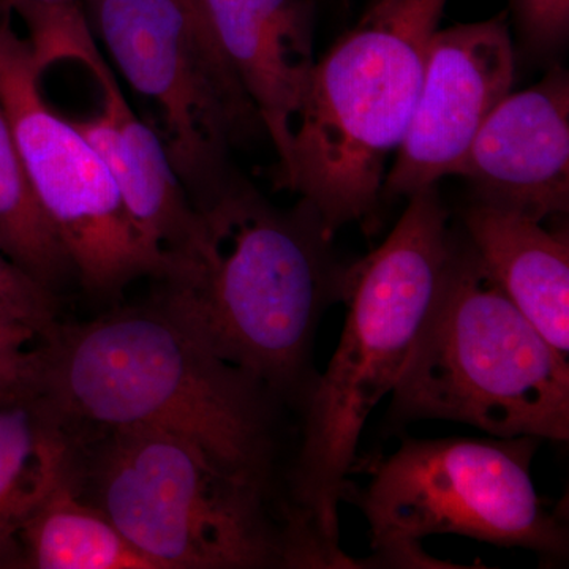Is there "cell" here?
Returning <instances> with one entry per match:
<instances>
[{
	"label": "cell",
	"mask_w": 569,
	"mask_h": 569,
	"mask_svg": "<svg viewBox=\"0 0 569 569\" xmlns=\"http://www.w3.org/2000/svg\"><path fill=\"white\" fill-rule=\"evenodd\" d=\"M198 213L159 298L302 417L320 380L318 328L343 301L347 268L332 258L335 238L305 201L282 211L236 178Z\"/></svg>",
	"instance_id": "cell-1"
},
{
	"label": "cell",
	"mask_w": 569,
	"mask_h": 569,
	"mask_svg": "<svg viewBox=\"0 0 569 569\" xmlns=\"http://www.w3.org/2000/svg\"><path fill=\"white\" fill-rule=\"evenodd\" d=\"M41 358V388L74 426L168 430L293 496L277 477L279 411L293 408L162 299L61 323Z\"/></svg>",
	"instance_id": "cell-2"
},
{
	"label": "cell",
	"mask_w": 569,
	"mask_h": 569,
	"mask_svg": "<svg viewBox=\"0 0 569 569\" xmlns=\"http://www.w3.org/2000/svg\"><path fill=\"white\" fill-rule=\"evenodd\" d=\"M70 481L156 569H347L288 490L190 438L77 426Z\"/></svg>",
	"instance_id": "cell-3"
},
{
	"label": "cell",
	"mask_w": 569,
	"mask_h": 569,
	"mask_svg": "<svg viewBox=\"0 0 569 569\" xmlns=\"http://www.w3.org/2000/svg\"><path fill=\"white\" fill-rule=\"evenodd\" d=\"M456 234L437 186L408 197L391 233L343 280L346 326L302 415L293 497L340 548L339 505L367 418L395 391L438 291Z\"/></svg>",
	"instance_id": "cell-4"
},
{
	"label": "cell",
	"mask_w": 569,
	"mask_h": 569,
	"mask_svg": "<svg viewBox=\"0 0 569 569\" xmlns=\"http://www.w3.org/2000/svg\"><path fill=\"white\" fill-rule=\"evenodd\" d=\"M447 2L370 0L353 28L317 59L277 182L317 212L331 238L377 209Z\"/></svg>",
	"instance_id": "cell-5"
},
{
	"label": "cell",
	"mask_w": 569,
	"mask_h": 569,
	"mask_svg": "<svg viewBox=\"0 0 569 569\" xmlns=\"http://www.w3.org/2000/svg\"><path fill=\"white\" fill-rule=\"evenodd\" d=\"M396 422L445 419L492 437L569 440V359L455 238L425 328L391 392Z\"/></svg>",
	"instance_id": "cell-6"
},
{
	"label": "cell",
	"mask_w": 569,
	"mask_h": 569,
	"mask_svg": "<svg viewBox=\"0 0 569 569\" xmlns=\"http://www.w3.org/2000/svg\"><path fill=\"white\" fill-rule=\"evenodd\" d=\"M542 440L515 438H403L388 458L372 460L365 490L348 488L343 500L365 512L369 559L359 568H467L427 556L433 535L520 548L539 560L569 556L567 501L550 507L531 479Z\"/></svg>",
	"instance_id": "cell-7"
},
{
	"label": "cell",
	"mask_w": 569,
	"mask_h": 569,
	"mask_svg": "<svg viewBox=\"0 0 569 569\" xmlns=\"http://www.w3.org/2000/svg\"><path fill=\"white\" fill-rule=\"evenodd\" d=\"M127 81L163 116L170 162L194 208L233 181L231 144L263 127L217 47L178 0H86Z\"/></svg>",
	"instance_id": "cell-8"
},
{
	"label": "cell",
	"mask_w": 569,
	"mask_h": 569,
	"mask_svg": "<svg viewBox=\"0 0 569 569\" xmlns=\"http://www.w3.org/2000/svg\"><path fill=\"white\" fill-rule=\"evenodd\" d=\"M28 41L0 24V104L41 208L74 274L93 295L119 293L164 263L142 241L102 157L48 107Z\"/></svg>",
	"instance_id": "cell-9"
},
{
	"label": "cell",
	"mask_w": 569,
	"mask_h": 569,
	"mask_svg": "<svg viewBox=\"0 0 569 569\" xmlns=\"http://www.w3.org/2000/svg\"><path fill=\"white\" fill-rule=\"evenodd\" d=\"M515 71L507 13L438 29L381 194L408 198L451 176L490 112L511 92Z\"/></svg>",
	"instance_id": "cell-10"
},
{
	"label": "cell",
	"mask_w": 569,
	"mask_h": 569,
	"mask_svg": "<svg viewBox=\"0 0 569 569\" xmlns=\"http://www.w3.org/2000/svg\"><path fill=\"white\" fill-rule=\"evenodd\" d=\"M451 176L467 179L475 200L538 222L569 209V78L553 67L538 84L509 92Z\"/></svg>",
	"instance_id": "cell-11"
},
{
	"label": "cell",
	"mask_w": 569,
	"mask_h": 569,
	"mask_svg": "<svg viewBox=\"0 0 569 569\" xmlns=\"http://www.w3.org/2000/svg\"><path fill=\"white\" fill-rule=\"evenodd\" d=\"M66 59L91 71L103 93L102 112L88 121H73V126L102 157L134 228L167 269L168 261L192 242L200 213L179 181L163 142L127 103L92 40L89 22L71 37Z\"/></svg>",
	"instance_id": "cell-12"
},
{
	"label": "cell",
	"mask_w": 569,
	"mask_h": 569,
	"mask_svg": "<svg viewBox=\"0 0 569 569\" xmlns=\"http://www.w3.org/2000/svg\"><path fill=\"white\" fill-rule=\"evenodd\" d=\"M224 61L244 89L279 157H290L316 69L313 0H198Z\"/></svg>",
	"instance_id": "cell-13"
},
{
	"label": "cell",
	"mask_w": 569,
	"mask_h": 569,
	"mask_svg": "<svg viewBox=\"0 0 569 569\" xmlns=\"http://www.w3.org/2000/svg\"><path fill=\"white\" fill-rule=\"evenodd\" d=\"M466 239L498 287L541 336L569 359V241L523 213L475 200Z\"/></svg>",
	"instance_id": "cell-14"
},
{
	"label": "cell",
	"mask_w": 569,
	"mask_h": 569,
	"mask_svg": "<svg viewBox=\"0 0 569 569\" xmlns=\"http://www.w3.org/2000/svg\"><path fill=\"white\" fill-rule=\"evenodd\" d=\"M77 440L43 388L0 403V560L14 531L69 477Z\"/></svg>",
	"instance_id": "cell-15"
},
{
	"label": "cell",
	"mask_w": 569,
	"mask_h": 569,
	"mask_svg": "<svg viewBox=\"0 0 569 569\" xmlns=\"http://www.w3.org/2000/svg\"><path fill=\"white\" fill-rule=\"evenodd\" d=\"M0 568L156 569L103 512L78 496L70 475L14 531Z\"/></svg>",
	"instance_id": "cell-16"
},
{
	"label": "cell",
	"mask_w": 569,
	"mask_h": 569,
	"mask_svg": "<svg viewBox=\"0 0 569 569\" xmlns=\"http://www.w3.org/2000/svg\"><path fill=\"white\" fill-rule=\"evenodd\" d=\"M0 252L56 290L74 274L69 253L41 208L0 104Z\"/></svg>",
	"instance_id": "cell-17"
},
{
	"label": "cell",
	"mask_w": 569,
	"mask_h": 569,
	"mask_svg": "<svg viewBox=\"0 0 569 569\" xmlns=\"http://www.w3.org/2000/svg\"><path fill=\"white\" fill-rule=\"evenodd\" d=\"M59 325L54 290L0 252V329L32 332L43 343Z\"/></svg>",
	"instance_id": "cell-18"
},
{
	"label": "cell",
	"mask_w": 569,
	"mask_h": 569,
	"mask_svg": "<svg viewBox=\"0 0 569 569\" xmlns=\"http://www.w3.org/2000/svg\"><path fill=\"white\" fill-rule=\"evenodd\" d=\"M41 340L21 329H0V403L41 388Z\"/></svg>",
	"instance_id": "cell-19"
},
{
	"label": "cell",
	"mask_w": 569,
	"mask_h": 569,
	"mask_svg": "<svg viewBox=\"0 0 569 569\" xmlns=\"http://www.w3.org/2000/svg\"><path fill=\"white\" fill-rule=\"evenodd\" d=\"M523 43L537 54L560 50L569 36V0H511Z\"/></svg>",
	"instance_id": "cell-20"
},
{
	"label": "cell",
	"mask_w": 569,
	"mask_h": 569,
	"mask_svg": "<svg viewBox=\"0 0 569 569\" xmlns=\"http://www.w3.org/2000/svg\"><path fill=\"white\" fill-rule=\"evenodd\" d=\"M178 2L181 3V7L187 11V14L192 18V21L194 24H197V28L200 29V31L203 32L206 37H209V39L216 41V39H213L211 29H209L208 21H206L203 11L200 9V3H198V0H178ZM217 47H219V44H217Z\"/></svg>",
	"instance_id": "cell-21"
},
{
	"label": "cell",
	"mask_w": 569,
	"mask_h": 569,
	"mask_svg": "<svg viewBox=\"0 0 569 569\" xmlns=\"http://www.w3.org/2000/svg\"><path fill=\"white\" fill-rule=\"evenodd\" d=\"M0 2L20 14L21 11L32 7L67 6V3H78V0H0Z\"/></svg>",
	"instance_id": "cell-22"
}]
</instances>
